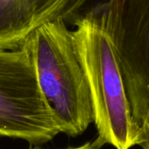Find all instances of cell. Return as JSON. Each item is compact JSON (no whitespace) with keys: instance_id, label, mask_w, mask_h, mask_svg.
<instances>
[{"instance_id":"cell-5","label":"cell","mask_w":149,"mask_h":149,"mask_svg":"<svg viewBox=\"0 0 149 149\" xmlns=\"http://www.w3.org/2000/svg\"><path fill=\"white\" fill-rule=\"evenodd\" d=\"M133 120L139 129V145L149 149V95L143 93H129Z\"/></svg>"},{"instance_id":"cell-4","label":"cell","mask_w":149,"mask_h":149,"mask_svg":"<svg viewBox=\"0 0 149 149\" xmlns=\"http://www.w3.org/2000/svg\"><path fill=\"white\" fill-rule=\"evenodd\" d=\"M89 0H0V50L20 48L41 25L73 17Z\"/></svg>"},{"instance_id":"cell-7","label":"cell","mask_w":149,"mask_h":149,"mask_svg":"<svg viewBox=\"0 0 149 149\" xmlns=\"http://www.w3.org/2000/svg\"><path fill=\"white\" fill-rule=\"evenodd\" d=\"M146 93H149V91H145Z\"/></svg>"},{"instance_id":"cell-6","label":"cell","mask_w":149,"mask_h":149,"mask_svg":"<svg viewBox=\"0 0 149 149\" xmlns=\"http://www.w3.org/2000/svg\"><path fill=\"white\" fill-rule=\"evenodd\" d=\"M30 149H41L39 148H30ZM65 149H99L97 148H96L91 142H88L86 144H83L80 147H76V148H65Z\"/></svg>"},{"instance_id":"cell-3","label":"cell","mask_w":149,"mask_h":149,"mask_svg":"<svg viewBox=\"0 0 149 149\" xmlns=\"http://www.w3.org/2000/svg\"><path fill=\"white\" fill-rule=\"evenodd\" d=\"M61 133L40 89L26 45L0 50V137L41 145Z\"/></svg>"},{"instance_id":"cell-2","label":"cell","mask_w":149,"mask_h":149,"mask_svg":"<svg viewBox=\"0 0 149 149\" xmlns=\"http://www.w3.org/2000/svg\"><path fill=\"white\" fill-rule=\"evenodd\" d=\"M30 53L40 89L52 107L61 133L83 134L93 122L85 76L66 21L59 19L36 29L24 43Z\"/></svg>"},{"instance_id":"cell-1","label":"cell","mask_w":149,"mask_h":149,"mask_svg":"<svg viewBox=\"0 0 149 149\" xmlns=\"http://www.w3.org/2000/svg\"><path fill=\"white\" fill-rule=\"evenodd\" d=\"M126 0H106L74 21L75 49L88 85L93 123L97 136L92 144L101 148L131 149L139 145L119 59Z\"/></svg>"}]
</instances>
